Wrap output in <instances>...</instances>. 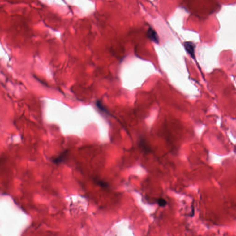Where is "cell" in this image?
Returning a JSON list of instances; mask_svg holds the SVG:
<instances>
[{"label": "cell", "instance_id": "2", "mask_svg": "<svg viewBox=\"0 0 236 236\" xmlns=\"http://www.w3.org/2000/svg\"><path fill=\"white\" fill-rule=\"evenodd\" d=\"M184 47L188 53L191 55L192 58H195V45L193 43L191 42H185L184 44Z\"/></svg>", "mask_w": 236, "mask_h": 236}, {"label": "cell", "instance_id": "6", "mask_svg": "<svg viewBox=\"0 0 236 236\" xmlns=\"http://www.w3.org/2000/svg\"><path fill=\"white\" fill-rule=\"evenodd\" d=\"M97 107L98 108V109L100 110L103 112L105 113L109 114L108 110L106 109V108L103 106V104H102L100 101H97Z\"/></svg>", "mask_w": 236, "mask_h": 236}, {"label": "cell", "instance_id": "5", "mask_svg": "<svg viewBox=\"0 0 236 236\" xmlns=\"http://www.w3.org/2000/svg\"><path fill=\"white\" fill-rule=\"evenodd\" d=\"M157 204H158L160 207H164L167 204V202L164 198H159L157 199Z\"/></svg>", "mask_w": 236, "mask_h": 236}, {"label": "cell", "instance_id": "4", "mask_svg": "<svg viewBox=\"0 0 236 236\" xmlns=\"http://www.w3.org/2000/svg\"><path fill=\"white\" fill-rule=\"evenodd\" d=\"M140 146L142 148V149L145 152L150 151V148L147 144L145 142L144 140H141L139 143Z\"/></svg>", "mask_w": 236, "mask_h": 236}, {"label": "cell", "instance_id": "1", "mask_svg": "<svg viewBox=\"0 0 236 236\" xmlns=\"http://www.w3.org/2000/svg\"><path fill=\"white\" fill-rule=\"evenodd\" d=\"M147 36L152 42L157 44L159 43V37L157 32L151 27H149L148 30Z\"/></svg>", "mask_w": 236, "mask_h": 236}, {"label": "cell", "instance_id": "7", "mask_svg": "<svg viewBox=\"0 0 236 236\" xmlns=\"http://www.w3.org/2000/svg\"><path fill=\"white\" fill-rule=\"evenodd\" d=\"M97 185H99L101 187L103 188H108L109 187V185L107 184L106 182L104 181H102V180H97Z\"/></svg>", "mask_w": 236, "mask_h": 236}, {"label": "cell", "instance_id": "3", "mask_svg": "<svg viewBox=\"0 0 236 236\" xmlns=\"http://www.w3.org/2000/svg\"><path fill=\"white\" fill-rule=\"evenodd\" d=\"M68 152V150H66L62 153L60 156H58L57 157L55 158L53 160V162L55 164H58L62 163L66 158L67 156V153Z\"/></svg>", "mask_w": 236, "mask_h": 236}]
</instances>
